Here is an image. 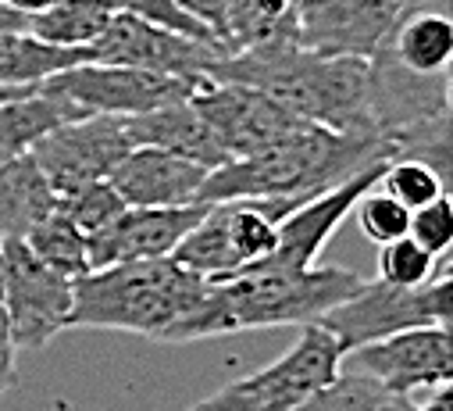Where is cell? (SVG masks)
I'll use <instances>...</instances> for the list:
<instances>
[{"mask_svg":"<svg viewBox=\"0 0 453 411\" xmlns=\"http://www.w3.org/2000/svg\"><path fill=\"white\" fill-rule=\"evenodd\" d=\"M407 237H414L435 258L449 254V244H453V208H449V197L446 193H439L435 200H428L425 208H414L411 212Z\"/></svg>","mask_w":453,"mask_h":411,"instance_id":"29","label":"cell"},{"mask_svg":"<svg viewBox=\"0 0 453 411\" xmlns=\"http://www.w3.org/2000/svg\"><path fill=\"white\" fill-rule=\"evenodd\" d=\"M86 61L96 65H133V68H150V72H168V75H203L214 58L225 50L203 40H193L186 33L165 29L157 22L115 12L107 29L82 47Z\"/></svg>","mask_w":453,"mask_h":411,"instance_id":"12","label":"cell"},{"mask_svg":"<svg viewBox=\"0 0 453 411\" xmlns=\"http://www.w3.org/2000/svg\"><path fill=\"white\" fill-rule=\"evenodd\" d=\"M439 258L428 254L414 237H396L389 244H379V279L393 286H418L435 272Z\"/></svg>","mask_w":453,"mask_h":411,"instance_id":"28","label":"cell"},{"mask_svg":"<svg viewBox=\"0 0 453 411\" xmlns=\"http://www.w3.org/2000/svg\"><path fill=\"white\" fill-rule=\"evenodd\" d=\"M115 12H126V15H136V19H147V22H157V26H165V29H175V33H186V36H193V40H203V43H214V47H221L196 19H189L175 0H107ZM225 50V47H221Z\"/></svg>","mask_w":453,"mask_h":411,"instance_id":"30","label":"cell"},{"mask_svg":"<svg viewBox=\"0 0 453 411\" xmlns=\"http://www.w3.org/2000/svg\"><path fill=\"white\" fill-rule=\"evenodd\" d=\"M58 204L47 175L33 154H19L0 165V240H26Z\"/></svg>","mask_w":453,"mask_h":411,"instance_id":"19","label":"cell"},{"mask_svg":"<svg viewBox=\"0 0 453 411\" xmlns=\"http://www.w3.org/2000/svg\"><path fill=\"white\" fill-rule=\"evenodd\" d=\"M15 340H12V326H8V312H4V304H0V397H4L15 379H19V368H15Z\"/></svg>","mask_w":453,"mask_h":411,"instance_id":"31","label":"cell"},{"mask_svg":"<svg viewBox=\"0 0 453 411\" xmlns=\"http://www.w3.org/2000/svg\"><path fill=\"white\" fill-rule=\"evenodd\" d=\"M0 4L12 8V12H19V15H36V12L58 4V0H0Z\"/></svg>","mask_w":453,"mask_h":411,"instance_id":"33","label":"cell"},{"mask_svg":"<svg viewBox=\"0 0 453 411\" xmlns=\"http://www.w3.org/2000/svg\"><path fill=\"white\" fill-rule=\"evenodd\" d=\"M79 61H86L82 47H54L29 29L0 33V86H40Z\"/></svg>","mask_w":453,"mask_h":411,"instance_id":"21","label":"cell"},{"mask_svg":"<svg viewBox=\"0 0 453 411\" xmlns=\"http://www.w3.org/2000/svg\"><path fill=\"white\" fill-rule=\"evenodd\" d=\"M203 75L218 82H247L311 126L375 133L368 115V58L314 54L293 40H272L214 58Z\"/></svg>","mask_w":453,"mask_h":411,"instance_id":"1","label":"cell"},{"mask_svg":"<svg viewBox=\"0 0 453 411\" xmlns=\"http://www.w3.org/2000/svg\"><path fill=\"white\" fill-rule=\"evenodd\" d=\"M207 172L211 168L189 158L157 147H133L107 172V182L119 190L129 208H179V204H200Z\"/></svg>","mask_w":453,"mask_h":411,"instance_id":"16","label":"cell"},{"mask_svg":"<svg viewBox=\"0 0 453 411\" xmlns=\"http://www.w3.org/2000/svg\"><path fill=\"white\" fill-rule=\"evenodd\" d=\"M296 411H414V397L339 365V372L321 390H314Z\"/></svg>","mask_w":453,"mask_h":411,"instance_id":"22","label":"cell"},{"mask_svg":"<svg viewBox=\"0 0 453 411\" xmlns=\"http://www.w3.org/2000/svg\"><path fill=\"white\" fill-rule=\"evenodd\" d=\"M207 204H179V208H126L115 222H107L100 233L86 237L89 272L122 265V261H147L168 258L179 240L200 222Z\"/></svg>","mask_w":453,"mask_h":411,"instance_id":"15","label":"cell"},{"mask_svg":"<svg viewBox=\"0 0 453 411\" xmlns=\"http://www.w3.org/2000/svg\"><path fill=\"white\" fill-rule=\"evenodd\" d=\"M343 368L365 372L396 393H425L432 386L449 383L453 376V351H449V326H411L389 333L382 340L350 347L339 361Z\"/></svg>","mask_w":453,"mask_h":411,"instance_id":"10","label":"cell"},{"mask_svg":"<svg viewBox=\"0 0 453 411\" xmlns=\"http://www.w3.org/2000/svg\"><path fill=\"white\" fill-rule=\"evenodd\" d=\"M425 393H428L425 400L414 397V411H453V386H449V383L432 386V390H425Z\"/></svg>","mask_w":453,"mask_h":411,"instance_id":"32","label":"cell"},{"mask_svg":"<svg viewBox=\"0 0 453 411\" xmlns=\"http://www.w3.org/2000/svg\"><path fill=\"white\" fill-rule=\"evenodd\" d=\"M207 279L182 268L172 254L93 268L72 286L68 330H115L175 344L179 326L203 300Z\"/></svg>","mask_w":453,"mask_h":411,"instance_id":"4","label":"cell"},{"mask_svg":"<svg viewBox=\"0 0 453 411\" xmlns=\"http://www.w3.org/2000/svg\"><path fill=\"white\" fill-rule=\"evenodd\" d=\"M26 244H29V251L43 261V265H50V268H58L61 275H68V279H79V275H86L89 272V258H86V237L58 212V204H54V212L40 222V226H33L29 229V237H26Z\"/></svg>","mask_w":453,"mask_h":411,"instance_id":"24","label":"cell"},{"mask_svg":"<svg viewBox=\"0 0 453 411\" xmlns=\"http://www.w3.org/2000/svg\"><path fill=\"white\" fill-rule=\"evenodd\" d=\"M361 226V233L372 240V244H389L396 237H407V226H411V208H403V204L396 197H389L386 190L372 186L368 193L357 197L354 212H350Z\"/></svg>","mask_w":453,"mask_h":411,"instance_id":"27","label":"cell"},{"mask_svg":"<svg viewBox=\"0 0 453 411\" xmlns=\"http://www.w3.org/2000/svg\"><path fill=\"white\" fill-rule=\"evenodd\" d=\"M111 19L115 8L107 0H58L36 15H26V29L54 47H89Z\"/></svg>","mask_w":453,"mask_h":411,"instance_id":"23","label":"cell"},{"mask_svg":"<svg viewBox=\"0 0 453 411\" xmlns=\"http://www.w3.org/2000/svg\"><path fill=\"white\" fill-rule=\"evenodd\" d=\"M72 119H82V112L43 89H29V93L0 100V165L19 154H29L36 140H43L50 129Z\"/></svg>","mask_w":453,"mask_h":411,"instance_id":"20","label":"cell"},{"mask_svg":"<svg viewBox=\"0 0 453 411\" xmlns=\"http://www.w3.org/2000/svg\"><path fill=\"white\" fill-rule=\"evenodd\" d=\"M382 54H389L396 65L421 72V75H439L449 72V58H453V22L446 19V12H432V8H418V0H407L400 19L393 22L389 36L379 47Z\"/></svg>","mask_w":453,"mask_h":411,"instance_id":"18","label":"cell"},{"mask_svg":"<svg viewBox=\"0 0 453 411\" xmlns=\"http://www.w3.org/2000/svg\"><path fill=\"white\" fill-rule=\"evenodd\" d=\"M207 75H168L133 65H96L79 61L50 79H43L36 89L68 100L82 115H143L175 100H189L193 89Z\"/></svg>","mask_w":453,"mask_h":411,"instance_id":"7","label":"cell"},{"mask_svg":"<svg viewBox=\"0 0 453 411\" xmlns=\"http://www.w3.org/2000/svg\"><path fill=\"white\" fill-rule=\"evenodd\" d=\"M407 0H293V43L314 54L372 58Z\"/></svg>","mask_w":453,"mask_h":411,"instance_id":"11","label":"cell"},{"mask_svg":"<svg viewBox=\"0 0 453 411\" xmlns=\"http://www.w3.org/2000/svg\"><path fill=\"white\" fill-rule=\"evenodd\" d=\"M379 186L389 197H396L403 208H411V212L425 208L428 200L446 193V179L432 165H425L418 158H393V161H386V168L379 175Z\"/></svg>","mask_w":453,"mask_h":411,"instance_id":"26","label":"cell"},{"mask_svg":"<svg viewBox=\"0 0 453 411\" xmlns=\"http://www.w3.org/2000/svg\"><path fill=\"white\" fill-rule=\"evenodd\" d=\"M339 361H343L339 340L318 322H307L282 358H275L261 372L225 383L186 411H296L339 372Z\"/></svg>","mask_w":453,"mask_h":411,"instance_id":"6","label":"cell"},{"mask_svg":"<svg viewBox=\"0 0 453 411\" xmlns=\"http://www.w3.org/2000/svg\"><path fill=\"white\" fill-rule=\"evenodd\" d=\"M129 204L119 197V190L111 186L107 179H96V182H86L72 193H58V212L82 233V237H93L100 233L107 222H115Z\"/></svg>","mask_w":453,"mask_h":411,"instance_id":"25","label":"cell"},{"mask_svg":"<svg viewBox=\"0 0 453 411\" xmlns=\"http://www.w3.org/2000/svg\"><path fill=\"white\" fill-rule=\"evenodd\" d=\"M4 29H26V15H19V12L0 4V33H4Z\"/></svg>","mask_w":453,"mask_h":411,"instance_id":"34","label":"cell"},{"mask_svg":"<svg viewBox=\"0 0 453 411\" xmlns=\"http://www.w3.org/2000/svg\"><path fill=\"white\" fill-rule=\"evenodd\" d=\"M449 254H442L435 272L418 286H393L375 275L372 283L365 279L347 300L332 304L318 326L339 340L343 354L411 326H449Z\"/></svg>","mask_w":453,"mask_h":411,"instance_id":"5","label":"cell"},{"mask_svg":"<svg viewBox=\"0 0 453 411\" xmlns=\"http://www.w3.org/2000/svg\"><path fill=\"white\" fill-rule=\"evenodd\" d=\"M361 283L365 275L339 265L282 268L257 261L225 279H207L203 300L179 326L175 344L233 337L250 330H275V326H307L318 322L332 304L347 300Z\"/></svg>","mask_w":453,"mask_h":411,"instance_id":"2","label":"cell"},{"mask_svg":"<svg viewBox=\"0 0 453 411\" xmlns=\"http://www.w3.org/2000/svg\"><path fill=\"white\" fill-rule=\"evenodd\" d=\"M375 161H389L382 136L335 133L303 122L261 151L211 168L200 186V204L243 197H318Z\"/></svg>","mask_w":453,"mask_h":411,"instance_id":"3","label":"cell"},{"mask_svg":"<svg viewBox=\"0 0 453 411\" xmlns=\"http://www.w3.org/2000/svg\"><path fill=\"white\" fill-rule=\"evenodd\" d=\"M36 86H0V100H8V97H19V93H29Z\"/></svg>","mask_w":453,"mask_h":411,"instance_id":"35","label":"cell"},{"mask_svg":"<svg viewBox=\"0 0 453 411\" xmlns=\"http://www.w3.org/2000/svg\"><path fill=\"white\" fill-rule=\"evenodd\" d=\"M122 119L133 147H157V151L189 158L203 168H218L229 161V151L221 147L214 129L203 122V115L189 100H175V105H165L143 115H122Z\"/></svg>","mask_w":453,"mask_h":411,"instance_id":"17","label":"cell"},{"mask_svg":"<svg viewBox=\"0 0 453 411\" xmlns=\"http://www.w3.org/2000/svg\"><path fill=\"white\" fill-rule=\"evenodd\" d=\"M129 151L133 140L122 115H82L50 129L43 140H36L29 154L54 193H72L86 182L107 179V172Z\"/></svg>","mask_w":453,"mask_h":411,"instance_id":"9","label":"cell"},{"mask_svg":"<svg viewBox=\"0 0 453 411\" xmlns=\"http://www.w3.org/2000/svg\"><path fill=\"white\" fill-rule=\"evenodd\" d=\"M386 161H375L368 168H361L357 175L335 182L332 190L303 200L296 212H289L282 222H279V240H275V251L265 258L268 265H282V268H307V265H318L325 244L332 240V233L343 226V219L354 212V204L361 193H368L372 186H379V175H382Z\"/></svg>","mask_w":453,"mask_h":411,"instance_id":"14","label":"cell"},{"mask_svg":"<svg viewBox=\"0 0 453 411\" xmlns=\"http://www.w3.org/2000/svg\"><path fill=\"white\" fill-rule=\"evenodd\" d=\"M0 304L19 351H40L68 330L75 279L43 265L26 240H0Z\"/></svg>","mask_w":453,"mask_h":411,"instance_id":"8","label":"cell"},{"mask_svg":"<svg viewBox=\"0 0 453 411\" xmlns=\"http://www.w3.org/2000/svg\"><path fill=\"white\" fill-rule=\"evenodd\" d=\"M189 105L214 129V136L229 151V158L261 151V147L275 143L279 136L293 133L296 126H303V119L289 115L268 93H261L247 82H218L211 75L193 89Z\"/></svg>","mask_w":453,"mask_h":411,"instance_id":"13","label":"cell"},{"mask_svg":"<svg viewBox=\"0 0 453 411\" xmlns=\"http://www.w3.org/2000/svg\"><path fill=\"white\" fill-rule=\"evenodd\" d=\"M0 272H4V261H0Z\"/></svg>","mask_w":453,"mask_h":411,"instance_id":"36","label":"cell"}]
</instances>
